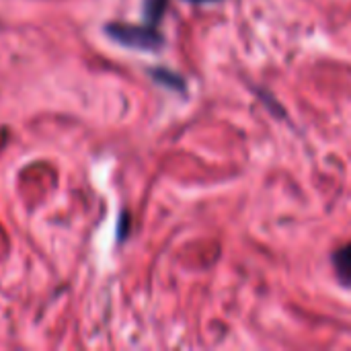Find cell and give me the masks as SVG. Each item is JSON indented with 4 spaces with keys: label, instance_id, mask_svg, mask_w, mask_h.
<instances>
[{
    "label": "cell",
    "instance_id": "7a4b0ae2",
    "mask_svg": "<svg viewBox=\"0 0 351 351\" xmlns=\"http://www.w3.org/2000/svg\"><path fill=\"white\" fill-rule=\"evenodd\" d=\"M333 265H335V271L339 276V280L343 284H350L351 282V243L346 245L343 249H339L335 255H333Z\"/></svg>",
    "mask_w": 351,
    "mask_h": 351
},
{
    "label": "cell",
    "instance_id": "3957f363",
    "mask_svg": "<svg viewBox=\"0 0 351 351\" xmlns=\"http://www.w3.org/2000/svg\"><path fill=\"white\" fill-rule=\"evenodd\" d=\"M167 0H144V14L148 19V25H156L160 14L165 12Z\"/></svg>",
    "mask_w": 351,
    "mask_h": 351
},
{
    "label": "cell",
    "instance_id": "6da1fadb",
    "mask_svg": "<svg viewBox=\"0 0 351 351\" xmlns=\"http://www.w3.org/2000/svg\"><path fill=\"white\" fill-rule=\"evenodd\" d=\"M109 37H113L117 43L138 47V49H158L162 45V35L154 29V25H109L107 27Z\"/></svg>",
    "mask_w": 351,
    "mask_h": 351
},
{
    "label": "cell",
    "instance_id": "277c9868",
    "mask_svg": "<svg viewBox=\"0 0 351 351\" xmlns=\"http://www.w3.org/2000/svg\"><path fill=\"white\" fill-rule=\"evenodd\" d=\"M191 2H210V0H191Z\"/></svg>",
    "mask_w": 351,
    "mask_h": 351
}]
</instances>
